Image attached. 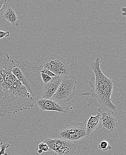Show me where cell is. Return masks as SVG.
Returning a JSON list of instances; mask_svg holds the SVG:
<instances>
[{"instance_id": "obj_20", "label": "cell", "mask_w": 126, "mask_h": 155, "mask_svg": "<svg viewBox=\"0 0 126 155\" xmlns=\"http://www.w3.org/2000/svg\"><path fill=\"white\" fill-rule=\"evenodd\" d=\"M121 11H122V15L123 16H126V8L125 7H122L121 8Z\"/></svg>"}, {"instance_id": "obj_14", "label": "cell", "mask_w": 126, "mask_h": 155, "mask_svg": "<svg viewBox=\"0 0 126 155\" xmlns=\"http://www.w3.org/2000/svg\"><path fill=\"white\" fill-rule=\"evenodd\" d=\"M38 67H39V71H40V73L46 74V75H48V76H50L52 78L57 76L53 74V73H51L50 71L47 69V68L43 67L42 65H38Z\"/></svg>"}, {"instance_id": "obj_16", "label": "cell", "mask_w": 126, "mask_h": 155, "mask_svg": "<svg viewBox=\"0 0 126 155\" xmlns=\"http://www.w3.org/2000/svg\"><path fill=\"white\" fill-rule=\"evenodd\" d=\"M1 145V150H0V155H7V153H5V150L6 148H8L9 146V144H6L3 143L1 142L0 143Z\"/></svg>"}, {"instance_id": "obj_2", "label": "cell", "mask_w": 126, "mask_h": 155, "mask_svg": "<svg viewBox=\"0 0 126 155\" xmlns=\"http://www.w3.org/2000/svg\"><path fill=\"white\" fill-rule=\"evenodd\" d=\"M101 62L100 59L97 58L90 64V68L95 76L89 81L91 90L81 93L79 96H87V106L90 108L97 107L98 112L113 114L117 111V107L112 102L111 99L117 83L103 74L101 69Z\"/></svg>"}, {"instance_id": "obj_7", "label": "cell", "mask_w": 126, "mask_h": 155, "mask_svg": "<svg viewBox=\"0 0 126 155\" xmlns=\"http://www.w3.org/2000/svg\"><path fill=\"white\" fill-rule=\"evenodd\" d=\"M43 142L54 152L55 155H75L77 153L75 144L64 139L47 138Z\"/></svg>"}, {"instance_id": "obj_17", "label": "cell", "mask_w": 126, "mask_h": 155, "mask_svg": "<svg viewBox=\"0 0 126 155\" xmlns=\"http://www.w3.org/2000/svg\"><path fill=\"white\" fill-rule=\"evenodd\" d=\"M41 73V78H42V81H43V82L44 83H47L48 82L52 79V78L48 76V75H46V74L42 73Z\"/></svg>"}, {"instance_id": "obj_12", "label": "cell", "mask_w": 126, "mask_h": 155, "mask_svg": "<svg viewBox=\"0 0 126 155\" xmlns=\"http://www.w3.org/2000/svg\"><path fill=\"white\" fill-rule=\"evenodd\" d=\"M1 16L3 18L6 20L14 27L19 26L18 18L15 11L11 7H9L5 10L1 12Z\"/></svg>"}, {"instance_id": "obj_10", "label": "cell", "mask_w": 126, "mask_h": 155, "mask_svg": "<svg viewBox=\"0 0 126 155\" xmlns=\"http://www.w3.org/2000/svg\"><path fill=\"white\" fill-rule=\"evenodd\" d=\"M85 128L86 136L90 135L94 130L102 128L101 114L98 112L95 116L90 115L83 123Z\"/></svg>"}, {"instance_id": "obj_3", "label": "cell", "mask_w": 126, "mask_h": 155, "mask_svg": "<svg viewBox=\"0 0 126 155\" xmlns=\"http://www.w3.org/2000/svg\"><path fill=\"white\" fill-rule=\"evenodd\" d=\"M12 72L36 101L42 98L44 83L38 66L20 59L17 61Z\"/></svg>"}, {"instance_id": "obj_8", "label": "cell", "mask_w": 126, "mask_h": 155, "mask_svg": "<svg viewBox=\"0 0 126 155\" xmlns=\"http://www.w3.org/2000/svg\"><path fill=\"white\" fill-rule=\"evenodd\" d=\"M35 104L37 107L43 111H52L66 114L68 110V108L66 106L61 105L51 99H39L35 101Z\"/></svg>"}, {"instance_id": "obj_4", "label": "cell", "mask_w": 126, "mask_h": 155, "mask_svg": "<svg viewBox=\"0 0 126 155\" xmlns=\"http://www.w3.org/2000/svg\"><path fill=\"white\" fill-rule=\"evenodd\" d=\"M77 82V77L75 74H69L63 76L57 91L51 99L59 104L70 101L76 94Z\"/></svg>"}, {"instance_id": "obj_6", "label": "cell", "mask_w": 126, "mask_h": 155, "mask_svg": "<svg viewBox=\"0 0 126 155\" xmlns=\"http://www.w3.org/2000/svg\"><path fill=\"white\" fill-rule=\"evenodd\" d=\"M59 136L61 139L71 142L78 141L86 136L85 126L83 123L81 122L66 124L59 131Z\"/></svg>"}, {"instance_id": "obj_11", "label": "cell", "mask_w": 126, "mask_h": 155, "mask_svg": "<svg viewBox=\"0 0 126 155\" xmlns=\"http://www.w3.org/2000/svg\"><path fill=\"white\" fill-rule=\"evenodd\" d=\"M101 115L102 128L107 134L115 131L117 127V120L110 113L99 112Z\"/></svg>"}, {"instance_id": "obj_19", "label": "cell", "mask_w": 126, "mask_h": 155, "mask_svg": "<svg viewBox=\"0 0 126 155\" xmlns=\"http://www.w3.org/2000/svg\"><path fill=\"white\" fill-rule=\"evenodd\" d=\"M9 35H10V33L8 31H0V39L5 37H8Z\"/></svg>"}, {"instance_id": "obj_13", "label": "cell", "mask_w": 126, "mask_h": 155, "mask_svg": "<svg viewBox=\"0 0 126 155\" xmlns=\"http://www.w3.org/2000/svg\"><path fill=\"white\" fill-rule=\"evenodd\" d=\"M98 148L103 152H106L108 150H111L112 147L107 141L103 140L98 145Z\"/></svg>"}, {"instance_id": "obj_1", "label": "cell", "mask_w": 126, "mask_h": 155, "mask_svg": "<svg viewBox=\"0 0 126 155\" xmlns=\"http://www.w3.org/2000/svg\"><path fill=\"white\" fill-rule=\"evenodd\" d=\"M15 63L0 52V116L31 109L36 101L12 72Z\"/></svg>"}, {"instance_id": "obj_9", "label": "cell", "mask_w": 126, "mask_h": 155, "mask_svg": "<svg viewBox=\"0 0 126 155\" xmlns=\"http://www.w3.org/2000/svg\"><path fill=\"white\" fill-rule=\"evenodd\" d=\"M63 77V76H56L52 78L48 82L44 83L41 99H51L57 91Z\"/></svg>"}, {"instance_id": "obj_5", "label": "cell", "mask_w": 126, "mask_h": 155, "mask_svg": "<svg viewBox=\"0 0 126 155\" xmlns=\"http://www.w3.org/2000/svg\"><path fill=\"white\" fill-rule=\"evenodd\" d=\"M42 66L57 76H65L69 74V68L65 59L59 55L51 54L45 58Z\"/></svg>"}, {"instance_id": "obj_18", "label": "cell", "mask_w": 126, "mask_h": 155, "mask_svg": "<svg viewBox=\"0 0 126 155\" xmlns=\"http://www.w3.org/2000/svg\"><path fill=\"white\" fill-rule=\"evenodd\" d=\"M7 4L6 0H0V12H2L5 9V5Z\"/></svg>"}, {"instance_id": "obj_21", "label": "cell", "mask_w": 126, "mask_h": 155, "mask_svg": "<svg viewBox=\"0 0 126 155\" xmlns=\"http://www.w3.org/2000/svg\"><path fill=\"white\" fill-rule=\"evenodd\" d=\"M38 153L39 154H42L43 153V152L42 151V150H39V149H38Z\"/></svg>"}, {"instance_id": "obj_15", "label": "cell", "mask_w": 126, "mask_h": 155, "mask_svg": "<svg viewBox=\"0 0 126 155\" xmlns=\"http://www.w3.org/2000/svg\"><path fill=\"white\" fill-rule=\"evenodd\" d=\"M38 149L42 150L43 152H50L51 150L48 146L45 143H41L38 145Z\"/></svg>"}]
</instances>
